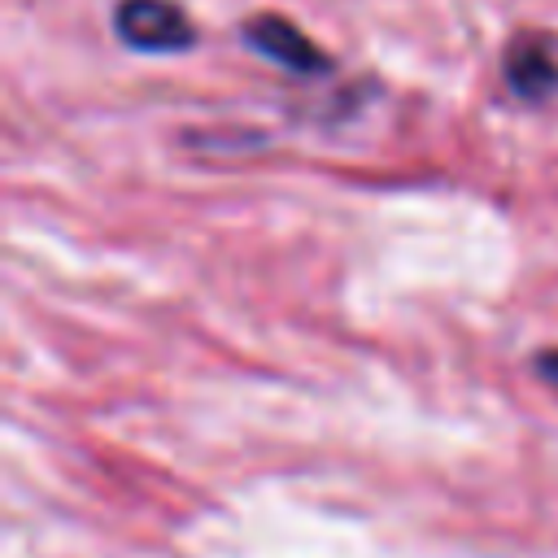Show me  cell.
<instances>
[{"label":"cell","instance_id":"277c9868","mask_svg":"<svg viewBox=\"0 0 558 558\" xmlns=\"http://www.w3.org/2000/svg\"><path fill=\"white\" fill-rule=\"evenodd\" d=\"M536 375H541V379H549V384L558 388V349L536 353Z\"/></svg>","mask_w":558,"mask_h":558},{"label":"cell","instance_id":"7a4b0ae2","mask_svg":"<svg viewBox=\"0 0 558 558\" xmlns=\"http://www.w3.org/2000/svg\"><path fill=\"white\" fill-rule=\"evenodd\" d=\"M240 39L270 65L296 74V78H318L331 70V57L283 13H253L244 26H240Z\"/></svg>","mask_w":558,"mask_h":558},{"label":"cell","instance_id":"3957f363","mask_svg":"<svg viewBox=\"0 0 558 558\" xmlns=\"http://www.w3.org/2000/svg\"><path fill=\"white\" fill-rule=\"evenodd\" d=\"M501 83L523 105H545L558 92V48L545 31H519L501 52Z\"/></svg>","mask_w":558,"mask_h":558},{"label":"cell","instance_id":"6da1fadb","mask_svg":"<svg viewBox=\"0 0 558 558\" xmlns=\"http://www.w3.org/2000/svg\"><path fill=\"white\" fill-rule=\"evenodd\" d=\"M113 35L135 52H183L196 44V26L179 0H118Z\"/></svg>","mask_w":558,"mask_h":558}]
</instances>
